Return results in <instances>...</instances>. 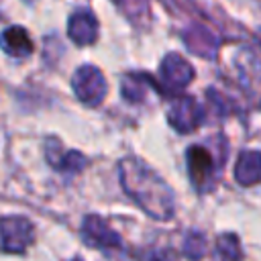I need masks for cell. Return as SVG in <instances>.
Listing matches in <instances>:
<instances>
[{
  "label": "cell",
  "instance_id": "6da1fadb",
  "mask_svg": "<svg viewBox=\"0 0 261 261\" xmlns=\"http://www.w3.org/2000/svg\"><path fill=\"white\" fill-rule=\"evenodd\" d=\"M190 169H192V175L196 181H202V177L210 171V157L204 149H200V147L190 149Z\"/></svg>",
  "mask_w": 261,
  "mask_h": 261
}]
</instances>
